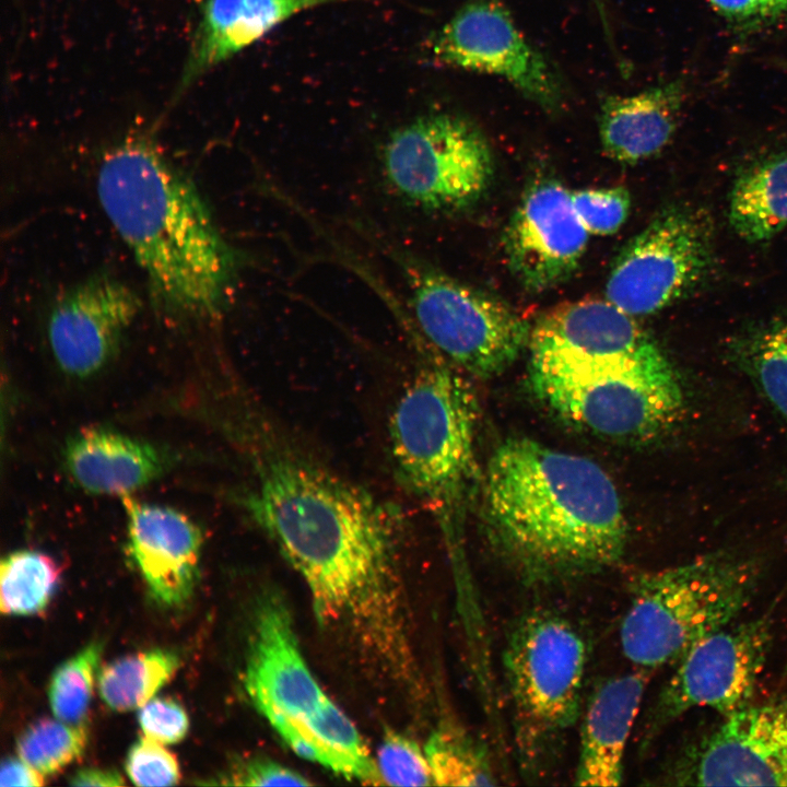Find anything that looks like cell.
<instances>
[{"instance_id": "obj_36", "label": "cell", "mask_w": 787, "mask_h": 787, "mask_svg": "<svg viewBox=\"0 0 787 787\" xmlns=\"http://www.w3.org/2000/svg\"><path fill=\"white\" fill-rule=\"evenodd\" d=\"M724 17L738 24L750 25L764 21L760 0H708Z\"/></svg>"}, {"instance_id": "obj_8", "label": "cell", "mask_w": 787, "mask_h": 787, "mask_svg": "<svg viewBox=\"0 0 787 787\" xmlns=\"http://www.w3.org/2000/svg\"><path fill=\"white\" fill-rule=\"evenodd\" d=\"M381 168L389 187L404 202L428 212H454L472 205L486 191L494 158L474 122L435 113L389 134Z\"/></svg>"}, {"instance_id": "obj_38", "label": "cell", "mask_w": 787, "mask_h": 787, "mask_svg": "<svg viewBox=\"0 0 787 787\" xmlns=\"http://www.w3.org/2000/svg\"><path fill=\"white\" fill-rule=\"evenodd\" d=\"M72 786H121L124 779L114 770L84 767L77 771L69 779Z\"/></svg>"}, {"instance_id": "obj_22", "label": "cell", "mask_w": 787, "mask_h": 787, "mask_svg": "<svg viewBox=\"0 0 787 787\" xmlns=\"http://www.w3.org/2000/svg\"><path fill=\"white\" fill-rule=\"evenodd\" d=\"M66 465L84 491L125 497L154 480L164 468L158 450L105 428H87L66 448Z\"/></svg>"}, {"instance_id": "obj_24", "label": "cell", "mask_w": 787, "mask_h": 787, "mask_svg": "<svg viewBox=\"0 0 787 787\" xmlns=\"http://www.w3.org/2000/svg\"><path fill=\"white\" fill-rule=\"evenodd\" d=\"M728 220L749 243L768 240L787 226V154L743 168L729 195Z\"/></svg>"}, {"instance_id": "obj_13", "label": "cell", "mask_w": 787, "mask_h": 787, "mask_svg": "<svg viewBox=\"0 0 787 787\" xmlns=\"http://www.w3.org/2000/svg\"><path fill=\"white\" fill-rule=\"evenodd\" d=\"M536 396L559 416L591 433L642 441L669 428L681 415L677 373L559 375L530 369Z\"/></svg>"}, {"instance_id": "obj_32", "label": "cell", "mask_w": 787, "mask_h": 787, "mask_svg": "<svg viewBox=\"0 0 787 787\" xmlns=\"http://www.w3.org/2000/svg\"><path fill=\"white\" fill-rule=\"evenodd\" d=\"M571 195L576 213L588 233L613 234L629 216L631 198L623 187L583 189Z\"/></svg>"}, {"instance_id": "obj_11", "label": "cell", "mask_w": 787, "mask_h": 787, "mask_svg": "<svg viewBox=\"0 0 787 787\" xmlns=\"http://www.w3.org/2000/svg\"><path fill=\"white\" fill-rule=\"evenodd\" d=\"M714 262L708 218L684 204H671L615 257L606 299L632 316L657 313L695 289Z\"/></svg>"}, {"instance_id": "obj_20", "label": "cell", "mask_w": 787, "mask_h": 787, "mask_svg": "<svg viewBox=\"0 0 787 787\" xmlns=\"http://www.w3.org/2000/svg\"><path fill=\"white\" fill-rule=\"evenodd\" d=\"M351 0H204L176 93L292 16Z\"/></svg>"}, {"instance_id": "obj_25", "label": "cell", "mask_w": 787, "mask_h": 787, "mask_svg": "<svg viewBox=\"0 0 787 787\" xmlns=\"http://www.w3.org/2000/svg\"><path fill=\"white\" fill-rule=\"evenodd\" d=\"M731 361L787 422V319H777L735 337Z\"/></svg>"}, {"instance_id": "obj_10", "label": "cell", "mask_w": 787, "mask_h": 787, "mask_svg": "<svg viewBox=\"0 0 787 787\" xmlns=\"http://www.w3.org/2000/svg\"><path fill=\"white\" fill-rule=\"evenodd\" d=\"M651 777L665 786H787V667L761 698L720 716Z\"/></svg>"}, {"instance_id": "obj_17", "label": "cell", "mask_w": 787, "mask_h": 787, "mask_svg": "<svg viewBox=\"0 0 787 787\" xmlns=\"http://www.w3.org/2000/svg\"><path fill=\"white\" fill-rule=\"evenodd\" d=\"M244 684L255 707L274 730L304 719L327 700L299 649L286 604L269 596L259 604Z\"/></svg>"}, {"instance_id": "obj_39", "label": "cell", "mask_w": 787, "mask_h": 787, "mask_svg": "<svg viewBox=\"0 0 787 787\" xmlns=\"http://www.w3.org/2000/svg\"><path fill=\"white\" fill-rule=\"evenodd\" d=\"M764 20L787 13V0H760Z\"/></svg>"}, {"instance_id": "obj_23", "label": "cell", "mask_w": 787, "mask_h": 787, "mask_svg": "<svg viewBox=\"0 0 787 787\" xmlns=\"http://www.w3.org/2000/svg\"><path fill=\"white\" fill-rule=\"evenodd\" d=\"M275 731L305 760L350 780L384 784L356 727L329 697L310 716L290 721Z\"/></svg>"}, {"instance_id": "obj_31", "label": "cell", "mask_w": 787, "mask_h": 787, "mask_svg": "<svg viewBox=\"0 0 787 787\" xmlns=\"http://www.w3.org/2000/svg\"><path fill=\"white\" fill-rule=\"evenodd\" d=\"M376 763L386 785H434L424 749L411 738L396 731H388L384 736Z\"/></svg>"}, {"instance_id": "obj_3", "label": "cell", "mask_w": 787, "mask_h": 787, "mask_svg": "<svg viewBox=\"0 0 787 787\" xmlns=\"http://www.w3.org/2000/svg\"><path fill=\"white\" fill-rule=\"evenodd\" d=\"M482 490L492 540L532 579L597 573L624 553L621 497L607 472L586 457L508 438L490 457Z\"/></svg>"}, {"instance_id": "obj_4", "label": "cell", "mask_w": 787, "mask_h": 787, "mask_svg": "<svg viewBox=\"0 0 787 787\" xmlns=\"http://www.w3.org/2000/svg\"><path fill=\"white\" fill-rule=\"evenodd\" d=\"M477 420L467 380L441 356H428L400 392L388 421L399 481L455 545L475 480Z\"/></svg>"}, {"instance_id": "obj_35", "label": "cell", "mask_w": 787, "mask_h": 787, "mask_svg": "<svg viewBox=\"0 0 787 787\" xmlns=\"http://www.w3.org/2000/svg\"><path fill=\"white\" fill-rule=\"evenodd\" d=\"M239 786H308L312 783L302 774L275 761L255 757L235 767L226 780Z\"/></svg>"}, {"instance_id": "obj_12", "label": "cell", "mask_w": 787, "mask_h": 787, "mask_svg": "<svg viewBox=\"0 0 787 787\" xmlns=\"http://www.w3.org/2000/svg\"><path fill=\"white\" fill-rule=\"evenodd\" d=\"M530 369L559 375L676 373L634 316L607 299L561 304L531 327Z\"/></svg>"}, {"instance_id": "obj_26", "label": "cell", "mask_w": 787, "mask_h": 787, "mask_svg": "<svg viewBox=\"0 0 787 787\" xmlns=\"http://www.w3.org/2000/svg\"><path fill=\"white\" fill-rule=\"evenodd\" d=\"M179 663L178 656L165 649L118 658L99 671V695L117 712L141 708L172 679Z\"/></svg>"}, {"instance_id": "obj_21", "label": "cell", "mask_w": 787, "mask_h": 787, "mask_svg": "<svg viewBox=\"0 0 787 787\" xmlns=\"http://www.w3.org/2000/svg\"><path fill=\"white\" fill-rule=\"evenodd\" d=\"M686 97L684 80H670L630 95L607 94L598 111L603 152L635 164L662 151L671 141Z\"/></svg>"}, {"instance_id": "obj_29", "label": "cell", "mask_w": 787, "mask_h": 787, "mask_svg": "<svg viewBox=\"0 0 787 787\" xmlns=\"http://www.w3.org/2000/svg\"><path fill=\"white\" fill-rule=\"evenodd\" d=\"M87 742L85 723L43 718L19 737V757L43 775H51L82 755Z\"/></svg>"}, {"instance_id": "obj_15", "label": "cell", "mask_w": 787, "mask_h": 787, "mask_svg": "<svg viewBox=\"0 0 787 787\" xmlns=\"http://www.w3.org/2000/svg\"><path fill=\"white\" fill-rule=\"evenodd\" d=\"M588 234L571 191L553 178L535 180L525 190L505 230L509 271L531 293L552 289L577 269Z\"/></svg>"}, {"instance_id": "obj_7", "label": "cell", "mask_w": 787, "mask_h": 787, "mask_svg": "<svg viewBox=\"0 0 787 787\" xmlns=\"http://www.w3.org/2000/svg\"><path fill=\"white\" fill-rule=\"evenodd\" d=\"M401 262L415 331L451 366L491 378L528 348L531 326L506 303L419 259Z\"/></svg>"}, {"instance_id": "obj_9", "label": "cell", "mask_w": 787, "mask_h": 787, "mask_svg": "<svg viewBox=\"0 0 787 787\" xmlns=\"http://www.w3.org/2000/svg\"><path fill=\"white\" fill-rule=\"evenodd\" d=\"M775 638L773 612L730 625L694 645L676 665L645 714L639 752L686 713L728 715L756 695Z\"/></svg>"}, {"instance_id": "obj_19", "label": "cell", "mask_w": 787, "mask_h": 787, "mask_svg": "<svg viewBox=\"0 0 787 787\" xmlns=\"http://www.w3.org/2000/svg\"><path fill=\"white\" fill-rule=\"evenodd\" d=\"M651 671L636 668L600 682L582 717L574 785L615 787L623 783L624 757Z\"/></svg>"}, {"instance_id": "obj_1", "label": "cell", "mask_w": 787, "mask_h": 787, "mask_svg": "<svg viewBox=\"0 0 787 787\" xmlns=\"http://www.w3.org/2000/svg\"><path fill=\"white\" fill-rule=\"evenodd\" d=\"M258 463L246 507L303 578L319 621L344 627L387 669L409 674L389 509L286 447L271 445Z\"/></svg>"}, {"instance_id": "obj_14", "label": "cell", "mask_w": 787, "mask_h": 787, "mask_svg": "<svg viewBox=\"0 0 787 787\" xmlns=\"http://www.w3.org/2000/svg\"><path fill=\"white\" fill-rule=\"evenodd\" d=\"M431 55L445 67L503 79L547 111L567 96L557 70L500 0L467 1L434 36Z\"/></svg>"}, {"instance_id": "obj_16", "label": "cell", "mask_w": 787, "mask_h": 787, "mask_svg": "<svg viewBox=\"0 0 787 787\" xmlns=\"http://www.w3.org/2000/svg\"><path fill=\"white\" fill-rule=\"evenodd\" d=\"M141 306L132 287L104 272L66 290L55 301L47 322L57 364L78 377L98 372L118 350Z\"/></svg>"}, {"instance_id": "obj_28", "label": "cell", "mask_w": 787, "mask_h": 787, "mask_svg": "<svg viewBox=\"0 0 787 787\" xmlns=\"http://www.w3.org/2000/svg\"><path fill=\"white\" fill-rule=\"evenodd\" d=\"M424 751L434 785H496L489 753L481 743L462 730L455 727L436 730L428 738Z\"/></svg>"}, {"instance_id": "obj_6", "label": "cell", "mask_w": 787, "mask_h": 787, "mask_svg": "<svg viewBox=\"0 0 787 787\" xmlns=\"http://www.w3.org/2000/svg\"><path fill=\"white\" fill-rule=\"evenodd\" d=\"M582 634L565 618L535 611L519 619L503 649L517 759L540 777L582 716L587 667Z\"/></svg>"}, {"instance_id": "obj_5", "label": "cell", "mask_w": 787, "mask_h": 787, "mask_svg": "<svg viewBox=\"0 0 787 787\" xmlns=\"http://www.w3.org/2000/svg\"><path fill=\"white\" fill-rule=\"evenodd\" d=\"M762 576L760 560L732 551L636 574L620 626L623 655L651 672L676 665L694 645L737 621Z\"/></svg>"}, {"instance_id": "obj_30", "label": "cell", "mask_w": 787, "mask_h": 787, "mask_svg": "<svg viewBox=\"0 0 787 787\" xmlns=\"http://www.w3.org/2000/svg\"><path fill=\"white\" fill-rule=\"evenodd\" d=\"M102 650V643L92 642L55 670L48 688L55 718L85 723Z\"/></svg>"}, {"instance_id": "obj_34", "label": "cell", "mask_w": 787, "mask_h": 787, "mask_svg": "<svg viewBox=\"0 0 787 787\" xmlns=\"http://www.w3.org/2000/svg\"><path fill=\"white\" fill-rule=\"evenodd\" d=\"M138 717L144 736L163 744L183 740L189 728L185 709L167 698L150 700L141 707Z\"/></svg>"}, {"instance_id": "obj_2", "label": "cell", "mask_w": 787, "mask_h": 787, "mask_svg": "<svg viewBox=\"0 0 787 787\" xmlns=\"http://www.w3.org/2000/svg\"><path fill=\"white\" fill-rule=\"evenodd\" d=\"M99 203L145 275L153 306L176 319H211L234 291L238 255L202 195L144 134L105 153Z\"/></svg>"}, {"instance_id": "obj_18", "label": "cell", "mask_w": 787, "mask_h": 787, "mask_svg": "<svg viewBox=\"0 0 787 787\" xmlns=\"http://www.w3.org/2000/svg\"><path fill=\"white\" fill-rule=\"evenodd\" d=\"M128 551L150 596L166 608L183 607L199 574L202 533L185 514L172 507L126 496Z\"/></svg>"}, {"instance_id": "obj_40", "label": "cell", "mask_w": 787, "mask_h": 787, "mask_svg": "<svg viewBox=\"0 0 787 787\" xmlns=\"http://www.w3.org/2000/svg\"><path fill=\"white\" fill-rule=\"evenodd\" d=\"M592 1H594L595 5H596L597 9H598V13H599V15H600V17H601V20H602V23L608 26L606 13H604V9H603V7H602V4H601V0H592Z\"/></svg>"}, {"instance_id": "obj_33", "label": "cell", "mask_w": 787, "mask_h": 787, "mask_svg": "<svg viewBox=\"0 0 787 787\" xmlns=\"http://www.w3.org/2000/svg\"><path fill=\"white\" fill-rule=\"evenodd\" d=\"M162 744L144 737L130 748L126 772L134 785L171 786L178 783V762Z\"/></svg>"}, {"instance_id": "obj_27", "label": "cell", "mask_w": 787, "mask_h": 787, "mask_svg": "<svg viewBox=\"0 0 787 787\" xmlns=\"http://www.w3.org/2000/svg\"><path fill=\"white\" fill-rule=\"evenodd\" d=\"M60 568L47 554L21 550L8 554L0 565V609L8 615L43 611L55 594Z\"/></svg>"}, {"instance_id": "obj_37", "label": "cell", "mask_w": 787, "mask_h": 787, "mask_svg": "<svg viewBox=\"0 0 787 787\" xmlns=\"http://www.w3.org/2000/svg\"><path fill=\"white\" fill-rule=\"evenodd\" d=\"M44 783V775L21 757H9L2 762L1 786H42Z\"/></svg>"}]
</instances>
